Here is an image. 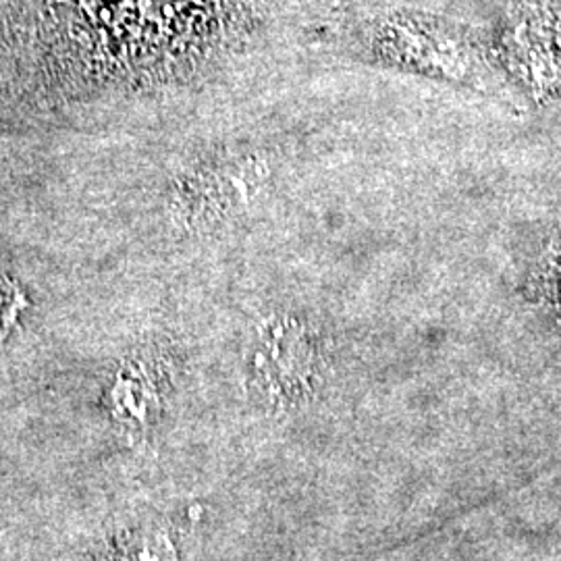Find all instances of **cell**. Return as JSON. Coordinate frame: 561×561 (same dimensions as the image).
I'll return each instance as SVG.
<instances>
[{
    "instance_id": "1",
    "label": "cell",
    "mask_w": 561,
    "mask_h": 561,
    "mask_svg": "<svg viewBox=\"0 0 561 561\" xmlns=\"http://www.w3.org/2000/svg\"><path fill=\"white\" fill-rule=\"evenodd\" d=\"M261 356L266 360L262 368H268L271 385L283 389L287 393V400H294V393H300L306 389L310 366H308V347L304 343V335L296 333L294 329L277 327L275 340H264ZM266 379V381H268Z\"/></svg>"
},
{
    "instance_id": "2",
    "label": "cell",
    "mask_w": 561,
    "mask_h": 561,
    "mask_svg": "<svg viewBox=\"0 0 561 561\" xmlns=\"http://www.w3.org/2000/svg\"><path fill=\"white\" fill-rule=\"evenodd\" d=\"M13 308H18V294L4 280H0V331L13 321Z\"/></svg>"
}]
</instances>
